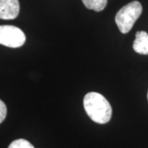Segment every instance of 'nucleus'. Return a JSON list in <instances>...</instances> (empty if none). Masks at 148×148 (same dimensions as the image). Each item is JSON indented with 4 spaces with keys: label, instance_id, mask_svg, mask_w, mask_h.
I'll list each match as a JSON object with an SVG mask.
<instances>
[{
    "label": "nucleus",
    "instance_id": "obj_1",
    "mask_svg": "<svg viewBox=\"0 0 148 148\" xmlns=\"http://www.w3.org/2000/svg\"><path fill=\"white\" fill-rule=\"evenodd\" d=\"M83 106L87 115L95 123L104 124L110 120L112 107L109 101L100 93H87L83 100Z\"/></svg>",
    "mask_w": 148,
    "mask_h": 148
},
{
    "label": "nucleus",
    "instance_id": "obj_5",
    "mask_svg": "<svg viewBox=\"0 0 148 148\" xmlns=\"http://www.w3.org/2000/svg\"><path fill=\"white\" fill-rule=\"evenodd\" d=\"M136 39L133 41L132 48L135 52L143 55H148V34L144 31L136 33Z\"/></svg>",
    "mask_w": 148,
    "mask_h": 148
},
{
    "label": "nucleus",
    "instance_id": "obj_8",
    "mask_svg": "<svg viewBox=\"0 0 148 148\" xmlns=\"http://www.w3.org/2000/svg\"><path fill=\"white\" fill-rule=\"evenodd\" d=\"M7 115V107L6 105L0 100V123L5 119Z\"/></svg>",
    "mask_w": 148,
    "mask_h": 148
},
{
    "label": "nucleus",
    "instance_id": "obj_2",
    "mask_svg": "<svg viewBox=\"0 0 148 148\" xmlns=\"http://www.w3.org/2000/svg\"><path fill=\"white\" fill-rule=\"evenodd\" d=\"M142 12L143 7L138 1H132L127 5L123 6L115 16V22L119 31L123 34L130 32Z\"/></svg>",
    "mask_w": 148,
    "mask_h": 148
},
{
    "label": "nucleus",
    "instance_id": "obj_3",
    "mask_svg": "<svg viewBox=\"0 0 148 148\" xmlns=\"http://www.w3.org/2000/svg\"><path fill=\"white\" fill-rule=\"evenodd\" d=\"M26 42V36L20 28L3 25L0 26V45L9 48H19Z\"/></svg>",
    "mask_w": 148,
    "mask_h": 148
},
{
    "label": "nucleus",
    "instance_id": "obj_9",
    "mask_svg": "<svg viewBox=\"0 0 148 148\" xmlns=\"http://www.w3.org/2000/svg\"><path fill=\"white\" fill-rule=\"evenodd\" d=\"M147 100H148V92H147Z\"/></svg>",
    "mask_w": 148,
    "mask_h": 148
},
{
    "label": "nucleus",
    "instance_id": "obj_6",
    "mask_svg": "<svg viewBox=\"0 0 148 148\" xmlns=\"http://www.w3.org/2000/svg\"><path fill=\"white\" fill-rule=\"evenodd\" d=\"M85 7L90 10L101 12L105 9L108 0H82Z\"/></svg>",
    "mask_w": 148,
    "mask_h": 148
},
{
    "label": "nucleus",
    "instance_id": "obj_4",
    "mask_svg": "<svg viewBox=\"0 0 148 148\" xmlns=\"http://www.w3.org/2000/svg\"><path fill=\"white\" fill-rule=\"evenodd\" d=\"M19 12V0H0V19H15L18 16Z\"/></svg>",
    "mask_w": 148,
    "mask_h": 148
},
{
    "label": "nucleus",
    "instance_id": "obj_7",
    "mask_svg": "<svg viewBox=\"0 0 148 148\" xmlns=\"http://www.w3.org/2000/svg\"><path fill=\"white\" fill-rule=\"evenodd\" d=\"M8 148H35L32 143L25 139H17L9 145Z\"/></svg>",
    "mask_w": 148,
    "mask_h": 148
}]
</instances>
